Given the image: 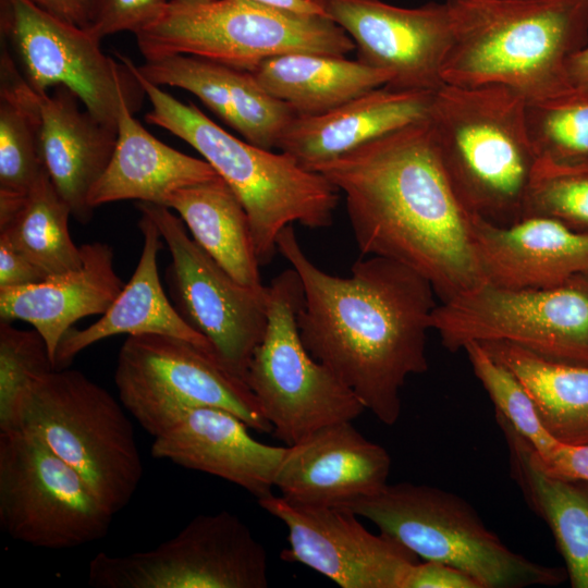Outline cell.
Segmentation results:
<instances>
[{
	"label": "cell",
	"instance_id": "1",
	"mask_svg": "<svg viewBox=\"0 0 588 588\" xmlns=\"http://www.w3.org/2000/svg\"><path fill=\"white\" fill-rule=\"evenodd\" d=\"M277 247L302 281L303 344L365 409L394 425L406 379L428 369L427 332L438 306L431 283L381 256L358 259L347 277L330 274L307 257L293 225L280 232Z\"/></svg>",
	"mask_w": 588,
	"mask_h": 588
},
{
	"label": "cell",
	"instance_id": "2",
	"mask_svg": "<svg viewBox=\"0 0 588 588\" xmlns=\"http://www.w3.org/2000/svg\"><path fill=\"white\" fill-rule=\"evenodd\" d=\"M345 196L363 256L420 273L443 302L486 282L471 215L440 160L429 120L406 125L315 166Z\"/></svg>",
	"mask_w": 588,
	"mask_h": 588
},
{
	"label": "cell",
	"instance_id": "3",
	"mask_svg": "<svg viewBox=\"0 0 588 588\" xmlns=\"http://www.w3.org/2000/svg\"><path fill=\"white\" fill-rule=\"evenodd\" d=\"M453 38L444 84L503 85L526 101L569 91V60L588 45V0H445Z\"/></svg>",
	"mask_w": 588,
	"mask_h": 588
},
{
	"label": "cell",
	"instance_id": "4",
	"mask_svg": "<svg viewBox=\"0 0 588 588\" xmlns=\"http://www.w3.org/2000/svg\"><path fill=\"white\" fill-rule=\"evenodd\" d=\"M525 103L503 85L444 84L433 94L428 120L449 181L471 216L495 225L524 218L538 166Z\"/></svg>",
	"mask_w": 588,
	"mask_h": 588
},
{
	"label": "cell",
	"instance_id": "5",
	"mask_svg": "<svg viewBox=\"0 0 588 588\" xmlns=\"http://www.w3.org/2000/svg\"><path fill=\"white\" fill-rule=\"evenodd\" d=\"M118 57L150 101L146 121L189 144L237 196L260 266L278 252L277 238L285 226L331 225L339 191L322 174L303 168L286 152L275 154L231 135L196 106L179 101L144 78L127 57Z\"/></svg>",
	"mask_w": 588,
	"mask_h": 588
},
{
	"label": "cell",
	"instance_id": "6",
	"mask_svg": "<svg viewBox=\"0 0 588 588\" xmlns=\"http://www.w3.org/2000/svg\"><path fill=\"white\" fill-rule=\"evenodd\" d=\"M338 507L370 520L424 561L463 571L480 588L556 586L567 577L511 550L464 499L437 487L387 483Z\"/></svg>",
	"mask_w": 588,
	"mask_h": 588
},
{
	"label": "cell",
	"instance_id": "7",
	"mask_svg": "<svg viewBox=\"0 0 588 588\" xmlns=\"http://www.w3.org/2000/svg\"><path fill=\"white\" fill-rule=\"evenodd\" d=\"M136 41L146 60L185 54L248 72L279 54L345 57L355 49L348 34L322 14L255 0H170Z\"/></svg>",
	"mask_w": 588,
	"mask_h": 588
},
{
	"label": "cell",
	"instance_id": "8",
	"mask_svg": "<svg viewBox=\"0 0 588 588\" xmlns=\"http://www.w3.org/2000/svg\"><path fill=\"white\" fill-rule=\"evenodd\" d=\"M124 409L82 371L53 369L27 389L19 407L17 428L38 433L115 515L130 503L144 473Z\"/></svg>",
	"mask_w": 588,
	"mask_h": 588
},
{
	"label": "cell",
	"instance_id": "9",
	"mask_svg": "<svg viewBox=\"0 0 588 588\" xmlns=\"http://www.w3.org/2000/svg\"><path fill=\"white\" fill-rule=\"evenodd\" d=\"M304 291L291 267L268 285V326L249 360L245 382L277 439L293 445L317 430L353 421L358 397L302 342L297 314Z\"/></svg>",
	"mask_w": 588,
	"mask_h": 588
},
{
	"label": "cell",
	"instance_id": "10",
	"mask_svg": "<svg viewBox=\"0 0 588 588\" xmlns=\"http://www.w3.org/2000/svg\"><path fill=\"white\" fill-rule=\"evenodd\" d=\"M431 328L451 352L509 342L544 358L588 365V274L551 287L489 282L438 304Z\"/></svg>",
	"mask_w": 588,
	"mask_h": 588
},
{
	"label": "cell",
	"instance_id": "11",
	"mask_svg": "<svg viewBox=\"0 0 588 588\" xmlns=\"http://www.w3.org/2000/svg\"><path fill=\"white\" fill-rule=\"evenodd\" d=\"M114 383L124 408L154 438L198 406L226 409L249 429L272 431L246 382L182 339L128 335L118 354Z\"/></svg>",
	"mask_w": 588,
	"mask_h": 588
},
{
	"label": "cell",
	"instance_id": "12",
	"mask_svg": "<svg viewBox=\"0 0 588 588\" xmlns=\"http://www.w3.org/2000/svg\"><path fill=\"white\" fill-rule=\"evenodd\" d=\"M113 515L35 431H0V527L33 547L62 550L102 539Z\"/></svg>",
	"mask_w": 588,
	"mask_h": 588
},
{
	"label": "cell",
	"instance_id": "13",
	"mask_svg": "<svg viewBox=\"0 0 588 588\" xmlns=\"http://www.w3.org/2000/svg\"><path fill=\"white\" fill-rule=\"evenodd\" d=\"M96 588H266L268 555L248 526L220 511L194 517L171 539L126 555L97 553L88 565Z\"/></svg>",
	"mask_w": 588,
	"mask_h": 588
},
{
	"label": "cell",
	"instance_id": "14",
	"mask_svg": "<svg viewBox=\"0 0 588 588\" xmlns=\"http://www.w3.org/2000/svg\"><path fill=\"white\" fill-rule=\"evenodd\" d=\"M136 207L154 221L169 248L166 281L174 307L210 342L220 364L245 381L268 326V285L255 289L233 279L188 236L170 208L144 201Z\"/></svg>",
	"mask_w": 588,
	"mask_h": 588
},
{
	"label": "cell",
	"instance_id": "15",
	"mask_svg": "<svg viewBox=\"0 0 588 588\" xmlns=\"http://www.w3.org/2000/svg\"><path fill=\"white\" fill-rule=\"evenodd\" d=\"M1 35L37 93L64 86L102 124L117 130L120 100L134 111L146 95L125 64L106 56L89 29L62 22L29 0H0Z\"/></svg>",
	"mask_w": 588,
	"mask_h": 588
},
{
	"label": "cell",
	"instance_id": "16",
	"mask_svg": "<svg viewBox=\"0 0 588 588\" xmlns=\"http://www.w3.org/2000/svg\"><path fill=\"white\" fill-rule=\"evenodd\" d=\"M260 507L287 529L281 559L301 563L342 588H403L418 556L379 532L372 534L348 510L305 505L270 493Z\"/></svg>",
	"mask_w": 588,
	"mask_h": 588
},
{
	"label": "cell",
	"instance_id": "17",
	"mask_svg": "<svg viewBox=\"0 0 588 588\" xmlns=\"http://www.w3.org/2000/svg\"><path fill=\"white\" fill-rule=\"evenodd\" d=\"M355 44L357 60L391 74L387 87L436 91L453 29L446 2L402 8L382 0H310Z\"/></svg>",
	"mask_w": 588,
	"mask_h": 588
},
{
	"label": "cell",
	"instance_id": "18",
	"mask_svg": "<svg viewBox=\"0 0 588 588\" xmlns=\"http://www.w3.org/2000/svg\"><path fill=\"white\" fill-rule=\"evenodd\" d=\"M0 90L33 114L44 168L72 216L86 224L94 211L88 197L111 159L117 130L82 111L78 97L64 86L52 94L34 90L10 57L0 60Z\"/></svg>",
	"mask_w": 588,
	"mask_h": 588
},
{
	"label": "cell",
	"instance_id": "19",
	"mask_svg": "<svg viewBox=\"0 0 588 588\" xmlns=\"http://www.w3.org/2000/svg\"><path fill=\"white\" fill-rule=\"evenodd\" d=\"M391 464L383 446L341 421L286 445L274 488L295 503L341 506L383 488Z\"/></svg>",
	"mask_w": 588,
	"mask_h": 588
},
{
	"label": "cell",
	"instance_id": "20",
	"mask_svg": "<svg viewBox=\"0 0 588 588\" xmlns=\"http://www.w3.org/2000/svg\"><path fill=\"white\" fill-rule=\"evenodd\" d=\"M233 413L212 406L187 411L154 438L151 455L230 481L258 499L272 493L285 446L254 439Z\"/></svg>",
	"mask_w": 588,
	"mask_h": 588
},
{
	"label": "cell",
	"instance_id": "21",
	"mask_svg": "<svg viewBox=\"0 0 588 588\" xmlns=\"http://www.w3.org/2000/svg\"><path fill=\"white\" fill-rule=\"evenodd\" d=\"M486 282L507 287H551L588 274V233L546 217L495 225L471 216Z\"/></svg>",
	"mask_w": 588,
	"mask_h": 588
},
{
	"label": "cell",
	"instance_id": "22",
	"mask_svg": "<svg viewBox=\"0 0 588 588\" xmlns=\"http://www.w3.org/2000/svg\"><path fill=\"white\" fill-rule=\"evenodd\" d=\"M139 74L157 86H172L197 96L246 142L271 149L297 115L269 95L254 75L209 59L175 54L146 60Z\"/></svg>",
	"mask_w": 588,
	"mask_h": 588
},
{
	"label": "cell",
	"instance_id": "23",
	"mask_svg": "<svg viewBox=\"0 0 588 588\" xmlns=\"http://www.w3.org/2000/svg\"><path fill=\"white\" fill-rule=\"evenodd\" d=\"M79 248V267L32 284L0 289V319L29 323L45 340L53 367L63 335L79 319L105 314L124 286L110 245L93 242Z\"/></svg>",
	"mask_w": 588,
	"mask_h": 588
},
{
	"label": "cell",
	"instance_id": "24",
	"mask_svg": "<svg viewBox=\"0 0 588 588\" xmlns=\"http://www.w3.org/2000/svg\"><path fill=\"white\" fill-rule=\"evenodd\" d=\"M433 94L376 88L328 112L296 115L275 147L311 171L372 139L428 120Z\"/></svg>",
	"mask_w": 588,
	"mask_h": 588
},
{
	"label": "cell",
	"instance_id": "25",
	"mask_svg": "<svg viewBox=\"0 0 588 588\" xmlns=\"http://www.w3.org/2000/svg\"><path fill=\"white\" fill-rule=\"evenodd\" d=\"M138 228L144 243L132 278L99 320L81 330L71 328L63 335L57 348L54 369L68 368L83 350L117 334L170 335L216 357L210 342L182 318L162 289L157 265L162 237L157 225L140 213Z\"/></svg>",
	"mask_w": 588,
	"mask_h": 588
},
{
	"label": "cell",
	"instance_id": "26",
	"mask_svg": "<svg viewBox=\"0 0 588 588\" xmlns=\"http://www.w3.org/2000/svg\"><path fill=\"white\" fill-rule=\"evenodd\" d=\"M133 112L128 99L122 97L115 146L106 170L90 191L91 208L127 199L164 206L175 191L220 176L205 159L158 140L133 118Z\"/></svg>",
	"mask_w": 588,
	"mask_h": 588
},
{
	"label": "cell",
	"instance_id": "27",
	"mask_svg": "<svg viewBox=\"0 0 588 588\" xmlns=\"http://www.w3.org/2000/svg\"><path fill=\"white\" fill-rule=\"evenodd\" d=\"M512 475L531 510L549 526L573 588H588V483L548 473L531 446L501 417Z\"/></svg>",
	"mask_w": 588,
	"mask_h": 588
},
{
	"label": "cell",
	"instance_id": "28",
	"mask_svg": "<svg viewBox=\"0 0 588 588\" xmlns=\"http://www.w3.org/2000/svg\"><path fill=\"white\" fill-rule=\"evenodd\" d=\"M272 97L297 115L328 112L390 83L385 71L345 57L292 52L265 59L250 72Z\"/></svg>",
	"mask_w": 588,
	"mask_h": 588
},
{
	"label": "cell",
	"instance_id": "29",
	"mask_svg": "<svg viewBox=\"0 0 588 588\" xmlns=\"http://www.w3.org/2000/svg\"><path fill=\"white\" fill-rule=\"evenodd\" d=\"M164 206L179 215L193 240L233 279L255 289L265 286L247 213L221 176L175 191Z\"/></svg>",
	"mask_w": 588,
	"mask_h": 588
},
{
	"label": "cell",
	"instance_id": "30",
	"mask_svg": "<svg viewBox=\"0 0 588 588\" xmlns=\"http://www.w3.org/2000/svg\"><path fill=\"white\" fill-rule=\"evenodd\" d=\"M480 344L517 377L555 440L588 443V365L551 360L509 342Z\"/></svg>",
	"mask_w": 588,
	"mask_h": 588
},
{
	"label": "cell",
	"instance_id": "31",
	"mask_svg": "<svg viewBox=\"0 0 588 588\" xmlns=\"http://www.w3.org/2000/svg\"><path fill=\"white\" fill-rule=\"evenodd\" d=\"M70 216L69 205L44 170L20 211L0 233L47 275L61 273L82 264L81 248L70 235Z\"/></svg>",
	"mask_w": 588,
	"mask_h": 588
},
{
	"label": "cell",
	"instance_id": "32",
	"mask_svg": "<svg viewBox=\"0 0 588 588\" xmlns=\"http://www.w3.org/2000/svg\"><path fill=\"white\" fill-rule=\"evenodd\" d=\"M526 131L538 163L555 169L588 168V88L526 101Z\"/></svg>",
	"mask_w": 588,
	"mask_h": 588
},
{
	"label": "cell",
	"instance_id": "33",
	"mask_svg": "<svg viewBox=\"0 0 588 588\" xmlns=\"http://www.w3.org/2000/svg\"><path fill=\"white\" fill-rule=\"evenodd\" d=\"M463 350L494 405L495 416L503 418L531 446L539 460H547L559 441L542 425L530 395L517 377L480 343H467Z\"/></svg>",
	"mask_w": 588,
	"mask_h": 588
},
{
	"label": "cell",
	"instance_id": "34",
	"mask_svg": "<svg viewBox=\"0 0 588 588\" xmlns=\"http://www.w3.org/2000/svg\"><path fill=\"white\" fill-rule=\"evenodd\" d=\"M44 170L33 114L0 90V200H25Z\"/></svg>",
	"mask_w": 588,
	"mask_h": 588
},
{
	"label": "cell",
	"instance_id": "35",
	"mask_svg": "<svg viewBox=\"0 0 588 588\" xmlns=\"http://www.w3.org/2000/svg\"><path fill=\"white\" fill-rule=\"evenodd\" d=\"M53 369L46 342L34 328L22 330L0 320V431L17 428L27 389Z\"/></svg>",
	"mask_w": 588,
	"mask_h": 588
},
{
	"label": "cell",
	"instance_id": "36",
	"mask_svg": "<svg viewBox=\"0 0 588 588\" xmlns=\"http://www.w3.org/2000/svg\"><path fill=\"white\" fill-rule=\"evenodd\" d=\"M546 217L588 233V168L576 170L537 166L524 218Z\"/></svg>",
	"mask_w": 588,
	"mask_h": 588
},
{
	"label": "cell",
	"instance_id": "37",
	"mask_svg": "<svg viewBox=\"0 0 588 588\" xmlns=\"http://www.w3.org/2000/svg\"><path fill=\"white\" fill-rule=\"evenodd\" d=\"M167 3V0H98L89 30L100 39L125 30L136 35L160 17Z\"/></svg>",
	"mask_w": 588,
	"mask_h": 588
},
{
	"label": "cell",
	"instance_id": "38",
	"mask_svg": "<svg viewBox=\"0 0 588 588\" xmlns=\"http://www.w3.org/2000/svg\"><path fill=\"white\" fill-rule=\"evenodd\" d=\"M403 588H480L463 571L436 561L415 563L408 571Z\"/></svg>",
	"mask_w": 588,
	"mask_h": 588
},
{
	"label": "cell",
	"instance_id": "39",
	"mask_svg": "<svg viewBox=\"0 0 588 588\" xmlns=\"http://www.w3.org/2000/svg\"><path fill=\"white\" fill-rule=\"evenodd\" d=\"M47 277L13 246L5 234L0 233V289L32 284Z\"/></svg>",
	"mask_w": 588,
	"mask_h": 588
},
{
	"label": "cell",
	"instance_id": "40",
	"mask_svg": "<svg viewBox=\"0 0 588 588\" xmlns=\"http://www.w3.org/2000/svg\"><path fill=\"white\" fill-rule=\"evenodd\" d=\"M536 458L548 473L554 476L588 483V443L559 442L547 460L541 461L537 456Z\"/></svg>",
	"mask_w": 588,
	"mask_h": 588
},
{
	"label": "cell",
	"instance_id": "41",
	"mask_svg": "<svg viewBox=\"0 0 588 588\" xmlns=\"http://www.w3.org/2000/svg\"><path fill=\"white\" fill-rule=\"evenodd\" d=\"M36 7L68 24L90 29L98 0H29Z\"/></svg>",
	"mask_w": 588,
	"mask_h": 588
},
{
	"label": "cell",
	"instance_id": "42",
	"mask_svg": "<svg viewBox=\"0 0 588 588\" xmlns=\"http://www.w3.org/2000/svg\"><path fill=\"white\" fill-rule=\"evenodd\" d=\"M567 75L572 87L588 88V45L569 60Z\"/></svg>",
	"mask_w": 588,
	"mask_h": 588
},
{
	"label": "cell",
	"instance_id": "43",
	"mask_svg": "<svg viewBox=\"0 0 588 588\" xmlns=\"http://www.w3.org/2000/svg\"><path fill=\"white\" fill-rule=\"evenodd\" d=\"M265 4L278 7L301 13L321 14L319 9L310 0H255Z\"/></svg>",
	"mask_w": 588,
	"mask_h": 588
}]
</instances>
